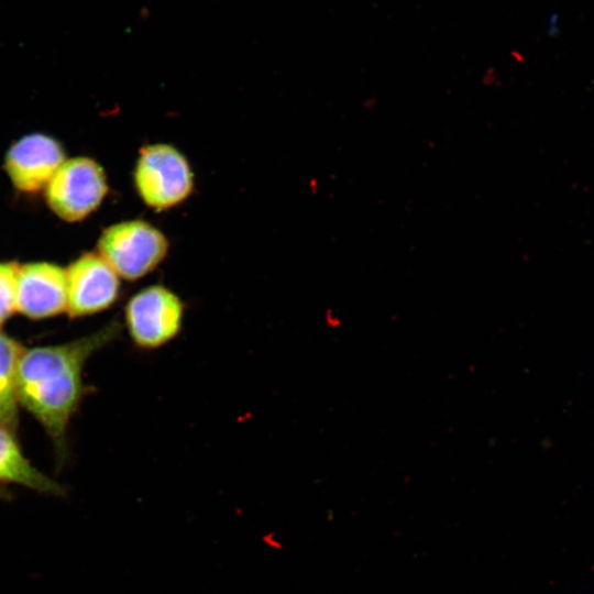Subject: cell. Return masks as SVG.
Returning a JSON list of instances; mask_svg holds the SVG:
<instances>
[{"mask_svg": "<svg viewBox=\"0 0 594 594\" xmlns=\"http://www.w3.org/2000/svg\"><path fill=\"white\" fill-rule=\"evenodd\" d=\"M65 162L61 144L44 134H30L15 142L6 156V170L21 191L35 193L48 184Z\"/></svg>", "mask_w": 594, "mask_h": 594, "instance_id": "cell-8", "label": "cell"}, {"mask_svg": "<svg viewBox=\"0 0 594 594\" xmlns=\"http://www.w3.org/2000/svg\"><path fill=\"white\" fill-rule=\"evenodd\" d=\"M169 243L152 223L135 219L108 227L99 238V255L120 278L134 282L152 273L166 257Z\"/></svg>", "mask_w": 594, "mask_h": 594, "instance_id": "cell-3", "label": "cell"}, {"mask_svg": "<svg viewBox=\"0 0 594 594\" xmlns=\"http://www.w3.org/2000/svg\"><path fill=\"white\" fill-rule=\"evenodd\" d=\"M121 330L122 323L112 319L73 341L22 351L16 373L19 404L43 426L59 461L67 455L70 419L88 393L85 365L97 351L118 339Z\"/></svg>", "mask_w": 594, "mask_h": 594, "instance_id": "cell-1", "label": "cell"}, {"mask_svg": "<svg viewBox=\"0 0 594 594\" xmlns=\"http://www.w3.org/2000/svg\"><path fill=\"white\" fill-rule=\"evenodd\" d=\"M133 178L142 201L156 211L180 205L194 190V174L189 162L169 144L143 146Z\"/></svg>", "mask_w": 594, "mask_h": 594, "instance_id": "cell-4", "label": "cell"}, {"mask_svg": "<svg viewBox=\"0 0 594 594\" xmlns=\"http://www.w3.org/2000/svg\"><path fill=\"white\" fill-rule=\"evenodd\" d=\"M19 265L0 263V327L16 311V274Z\"/></svg>", "mask_w": 594, "mask_h": 594, "instance_id": "cell-11", "label": "cell"}, {"mask_svg": "<svg viewBox=\"0 0 594 594\" xmlns=\"http://www.w3.org/2000/svg\"><path fill=\"white\" fill-rule=\"evenodd\" d=\"M18 484L37 493L62 496L65 488L36 469L24 455L16 435L0 425V484Z\"/></svg>", "mask_w": 594, "mask_h": 594, "instance_id": "cell-9", "label": "cell"}, {"mask_svg": "<svg viewBox=\"0 0 594 594\" xmlns=\"http://www.w3.org/2000/svg\"><path fill=\"white\" fill-rule=\"evenodd\" d=\"M186 305L173 289L154 284L141 288L125 302L122 327L142 351L158 350L182 332Z\"/></svg>", "mask_w": 594, "mask_h": 594, "instance_id": "cell-2", "label": "cell"}, {"mask_svg": "<svg viewBox=\"0 0 594 594\" xmlns=\"http://www.w3.org/2000/svg\"><path fill=\"white\" fill-rule=\"evenodd\" d=\"M15 304L16 311L32 320L66 312V271L47 262L19 265Z\"/></svg>", "mask_w": 594, "mask_h": 594, "instance_id": "cell-7", "label": "cell"}, {"mask_svg": "<svg viewBox=\"0 0 594 594\" xmlns=\"http://www.w3.org/2000/svg\"><path fill=\"white\" fill-rule=\"evenodd\" d=\"M8 491L6 490V486L0 484V499L8 497Z\"/></svg>", "mask_w": 594, "mask_h": 594, "instance_id": "cell-12", "label": "cell"}, {"mask_svg": "<svg viewBox=\"0 0 594 594\" xmlns=\"http://www.w3.org/2000/svg\"><path fill=\"white\" fill-rule=\"evenodd\" d=\"M66 314L72 319L100 314L111 308L120 297V277L96 253H85L66 271Z\"/></svg>", "mask_w": 594, "mask_h": 594, "instance_id": "cell-6", "label": "cell"}, {"mask_svg": "<svg viewBox=\"0 0 594 594\" xmlns=\"http://www.w3.org/2000/svg\"><path fill=\"white\" fill-rule=\"evenodd\" d=\"M23 346L0 329V425L16 435L19 400L16 373Z\"/></svg>", "mask_w": 594, "mask_h": 594, "instance_id": "cell-10", "label": "cell"}, {"mask_svg": "<svg viewBox=\"0 0 594 594\" xmlns=\"http://www.w3.org/2000/svg\"><path fill=\"white\" fill-rule=\"evenodd\" d=\"M108 193L103 168L92 158L65 161L46 185V200L62 219L78 221L95 211Z\"/></svg>", "mask_w": 594, "mask_h": 594, "instance_id": "cell-5", "label": "cell"}]
</instances>
